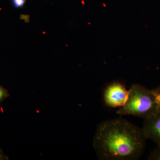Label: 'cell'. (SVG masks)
Returning <instances> with one entry per match:
<instances>
[{"label":"cell","mask_w":160,"mask_h":160,"mask_svg":"<svg viewBox=\"0 0 160 160\" xmlns=\"http://www.w3.org/2000/svg\"><path fill=\"white\" fill-rule=\"evenodd\" d=\"M147 140L142 128L117 118L98 126L93 146L99 159L136 160L142 155Z\"/></svg>","instance_id":"6da1fadb"},{"label":"cell","mask_w":160,"mask_h":160,"mask_svg":"<svg viewBox=\"0 0 160 160\" xmlns=\"http://www.w3.org/2000/svg\"><path fill=\"white\" fill-rule=\"evenodd\" d=\"M159 109L152 90L140 84H135L129 89L126 104L120 108L117 113L145 118Z\"/></svg>","instance_id":"7a4b0ae2"},{"label":"cell","mask_w":160,"mask_h":160,"mask_svg":"<svg viewBox=\"0 0 160 160\" xmlns=\"http://www.w3.org/2000/svg\"><path fill=\"white\" fill-rule=\"evenodd\" d=\"M129 93V90L122 83L115 82L106 87L103 99L106 106L112 108H121L126 104Z\"/></svg>","instance_id":"3957f363"},{"label":"cell","mask_w":160,"mask_h":160,"mask_svg":"<svg viewBox=\"0 0 160 160\" xmlns=\"http://www.w3.org/2000/svg\"><path fill=\"white\" fill-rule=\"evenodd\" d=\"M144 119L142 129L146 138L160 146V109Z\"/></svg>","instance_id":"277c9868"},{"label":"cell","mask_w":160,"mask_h":160,"mask_svg":"<svg viewBox=\"0 0 160 160\" xmlns=\"http://www.w3.org/2000/svg\"><path fill=\"white\" fill-rule=\"evenodd\" d=\"M147 159L160 160V146H157V148L151 152Z\"/></svg>","instance_id":"5b68a950"},{"label":"cell","mask_w":160,"mask_h":160,"mask_svg":"<svg viewBox=\"0 0 160 160\" xmlns=\"http://www.w3.org/2000/svg\"><path fill=\"white\" fill-rule=\"evenodd\" d=\"M9 96L10 94L8 90L0 84V102L9 97Z\"/></svg>","instance_id":"8992f818"},{"label":"cell","mask_w":160,"mask_h":160,"mask_svg":"<svg viewBox=\"0 0 160 160\" xmlns=\"http://www.w3.org/2000/svg\"><path fill=\"white\" fill-rule=\"evenodd\" d=\"M152 93L155 98L156 102L158 107L160 109V86L153 89H152Z\"/></svg>","instance_id":"52a82bcc"},{"label":"cell","mask_w":160,"mask_h":160,"mask_svg":"<svg viewBox=\"0 0 160 160\" xmlns=\"http://www.w3.org/2000/svg\"><path fill=\"white\" fill-rule=\"evenodd\" d=\"M26 0H12V5L16 8L23 7L26 3Z\"/></svg>","instance_id":"ba28073f"},{"label":"cell","mask_w":160,"mask_h":160,"mask_svg":"<svg viewBox=\"0 0 160 160\" xmlns=\"http://www.w3.org/2000/svg\"><path fill=\"white\" fill-rule=\"evenodd\" d=\"M9 157L5 153L2 149H0V160H8Z\"/></svg>","instance_id":"9c48e42d"}]
</instances>
